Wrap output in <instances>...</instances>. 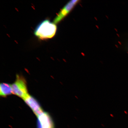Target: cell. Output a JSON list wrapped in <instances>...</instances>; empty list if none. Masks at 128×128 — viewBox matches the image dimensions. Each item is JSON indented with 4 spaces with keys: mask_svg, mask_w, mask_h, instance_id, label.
<instances>
[{
    "mask_svg": "<svg viewBox=\"0 0 128 128\" xmlns=\"http://www.w3.org/2000/svg\"><path fill=\"white\" fill-rule=\"evenodd\" d=\"M57 30L55 24L46 20L42 22L37 26L34 30V34L40 39H47L53 37Z\"/></svg>",
    "mask_w": 128,
    "mask_h": 128,
    "instance_id": "cell-1",
    "label": "cell"
},
{
    "mask_svg": "<svg viewBox=\"0 0 128 128\" xmlns=\"http://www.w3.org/2000/svg\"><path fill=\"white\" fill-rule=\"evenodd\" d=\"M13 94L24 100L29 95L26 80L23 76L17 74L15 82L12 84Z\"/></svg>",
    "mask_w": 128,
    "mask_h": 128,
    "instance_id": "cell-2",
    "label": "cell"
},
{
    "mask_svg": "<svg viewBox=\"0 0 128 128\" xmlns=\"http://www.w3.org/2000/svg\"><path fill=\"white\" fill-rule=\"evenodd\" d=\"M37 117V128H55L52 118L47 112H43Z\"/></svg>",
    "mask_w": 128,
    "mask_h": 128,
    "instance_id": "cell-3",
    "label": "cell"
},
{
    "mask_svg": "<svg viewBox=\"0 0 128 128\" xmlns=\"http://www.w3.org/2000/svg\"><path fill=\"white\" fill-rule=\"evenodd\" d=\"M79 2L78 0H73L65 5L56 16L54 23L55 24L60 23L71 12Z\"/></svg>",
    "mask_w": 128,
    "mask_h": 128,
    "instance_id": "cell-4",
    "label": "cell"
},
{
    "mask_svg": "<svg viewBox=\"0 0 128 128\" xmlns=\"http://www.w3.org/2000/svg\"><path fill=\"white\" fill-rule=\"evenodd\" d=\"M23 100L37 117L44 112L38 101L29 94Z\"/></svg>",
    "mask_w": 128,
    "mask_h": 128,
    "instance_id": "cell-5",
    "label": "cell"
},
{
    "mask_svg": "<svg viewBox=\"0 0 128 128\" xmlns=\"http://www.w3.org/2000/svg\"><path fill=\"white\" fill-rule=\"evenodd\" d=\"M13 94L12 85L7 83H1L0 85V95L2 97Z\"/></svg>",
    "mask_w": 128,
    "mask_h": 128,
    "instance_id": "cell-6",
    "label": "cell"
},
{
    "mask_svg": "<svg viewBox=\"0 0 128 128\" xmlns=\"http://www.w3.org/2000/svg\"></svg>",
    "mask_w": 128,
    "mask_h": 128,
    "instance_id": "cell-7",
    "label": "cell"
}]
</instances>
